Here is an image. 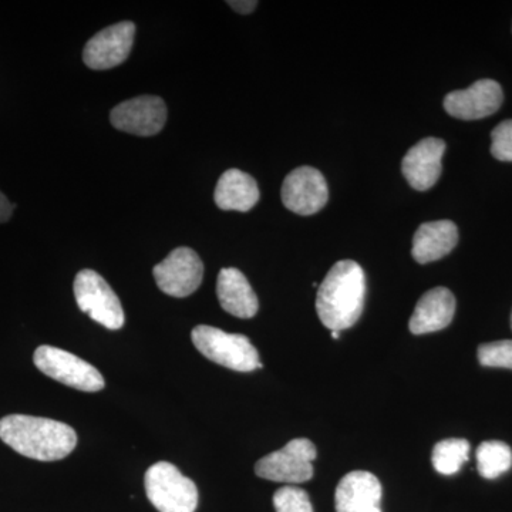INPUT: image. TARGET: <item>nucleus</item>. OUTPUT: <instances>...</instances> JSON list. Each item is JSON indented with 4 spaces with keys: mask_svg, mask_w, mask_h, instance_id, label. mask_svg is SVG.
Wrapping results in <instances>:
<instances>
[{
    "mask_svg": "<svg viewBox=\"0 0 512 512\" xmlns=\"http://www.w3.org/2000/svg\"><path fill=\"white\" fill-rule=\"evenodd\" d=\"M110 121L117 130L133 136H156L167 121V106L161 97H136L114 107Z\"/></svg>",
    "mask_w": 512,
    "mask_h": 512,
    "instance_id": "9",
    "label": "nucleus"
},
{
    "mask_svg": "<svg viewBox=\"0 0 512 512\" xmlns=\"http://www.w3.org/2000/svg\"><path fill=\"white\" fill-rule=\"evenodd\" d=\"M512 466V450L503 441H484L477 450L478 473L494 480L507 473Z\"/></svg>",
    "mask_w": 512,
    "mask_h": 512,
    "instance_id": "19",
    "label": "nucleus"
},
{
    "mask_svg": "<svg viewBox=\"0 0 512 512\" xmlns=\"http://www.w3.org/2000/svg\"><path fill=\"white\" fill-rule=\"evenodd\" d=\"M444 151L446 143L434 137L424 138L407 151L402 161V171L414 190H430L439 181Z\"/></svg>",
    "mask_w": 512,
    "mask_h": 512,
    "instance_id": "13",
    "label": "nucleus"
},
{
    "mask_svg": "<svg viewBox=\"0 0 512 512\" xmlns=\"http://www.w3.org/2000/svg\"><path fill=\"white\" fill-rule=\"evenodd\" d=\"M136 36L133 22H120L101 30L87 42L83 62L92 70H109L126 62Z\"/></svg>",
    "mask_w": 512,
    "mask_h": 512,
    "instance_id": "11",
    "label": "nucleus"
},
{
    "mask_svg": "<svg viewBox=\"0 0 512 512\" xmlns=\"http://www.w3.org/2000/svg\"><path fill=\"white\" fill-rule=\"evenodd\" d=\"M228 5L231 6L235 12L241 13V15H248V13L254 12L256 6H258V2L255 0H238V2H228Z\"/></svg>",
    "mask_w": 512,
    "mask_h": 512,
    "instance_id": "24",
    "label": "nucleus"
},
{
    "mask_svg": "<svg viewBox=\"0 0 512 512\" xmlns=\"http://www.w3.org/2000/svg\"><path fill=\"white\" fill-rule=\"evenodd\" d=\"M470 443L464 439H447L436 444L433 450V467L443 476H453L467 463Z\"/></svg>",
    "mask_w": 512,
    "mask_h": 512,
    "instance_id": "20",
    "label": "nucleus"
},
{
    "mask_svg": "<svg viewBox=\"0 0 512 512\" xmlns=\"http://www.w3.org/2000/svg\"><path fill=\"white\" fill-rule=\"evenodd\" d=\"M282 202L298 215H313L329 200L328 183L316 168L299 167L285 178L281 191Z\"/></svg>",
    "mask_w": 512,
    "mask_h": 512,
    "instance_id": "10",
    "label": "nucleus"
},
{
    "mask_svg": "<svg viewBox=\"0 0 512 512\" xmlns=\"http://www.w3.org/2000/svg\"><path fill=\"white\" fill-rule=\"evenodd\" d=\"M146 493L150 503L160 512H195L198 507V490L194 481L181 474L174 464L167 461L148 468Z\"/></svg>",
    "mask_w": 512,
    "mask_h": 512,
    "instance_id": "4",
    "label": "nucleus"
},
{
    "mask_svg": "<svg viewBox=\"0 0 512 512\" xmlns=\"http://www.w3.org/2000/svg\"><path fill=\"white\" fill-rule=\"evenodd\" d=\"M259 197L261 194L254 177L237 168L221 175L214 192L215 204L224 211H251Z\"/></svg>",
    "mask_w": 512,
    "mask_h": 512,
    "instance_id": "18",
    "label": "nucleus"
},
{
    "mask_svg": "<svg viewBox=\"0 0 512 512\" xmlns=\"http://www.w3.org/2000/svg\"><path fill=\"white\" fill-rule=\"evenodd\" d=\"M504 101L503 89L491 79L478 80L466 90H456L444 97V109L460 120H481L493 116Z\"/></svg>",
    "mask_w": 512,
    "mask_h": 512,
    "instance_id": "12",
    "label": "nucleus"
},
{
    "mask_svg": "<svg viewBox=\"0 0 512 512\" xmlns=\"http://www.w3.org/2000/svg\"><path fill=\"white\" fill-rule=\"evenodd\" d=\"M217 295L222 309L229 315L251 319L258 312V298L248 279L239 269H221L218 275Z\"/></svg>",
    "mask_w": 512,
    "mask_h": 512,
    "instance_id": "16",
    "label": "nucleus"
},
{
    "mask_svg": "<svg viewBox=\"0 0 512 512\" xmlns=\"http://www.w3.org/2000/svg\"><path fill=\"white\" fill-rule=\"evenodd\" d=\"M13 205L10 204L8 198L0 192V224L10 220L13 214Z\"/></svg>",
    "mask_w": 512,
    "mask_h": 512,
    "instance_id": "25",
    "label": "nucleus"
},
{
    "mask_svg": "<svg viewBox=\"0 0 512 512\" xmlns=\"http://www.w3.org/2000/svg\"><path fill=\"white\" fill-rule=\"evenodd\" d=\"M74 296L80 311L110 330L123 328L126 322L119 296L93 269H83L74 279Z\"/></svg>",
    "mask_w": 512,
    "mask_h": 512,
    "instance_id": "5",
    "label": "nucleus"
},
{
    "mask_svg": "<svg viewBox=\"0 0 512 512\" xmlns=\"http://www.w3.org/2000/svg\"><path fill=\"white\" fill-rule=\"evenodd\" d=\"M491 154L498 161L512 163V120L498 124L491 133Z\"/></svg>",
    "mask_w": 512,
    "mask_h": 512,
    "instance_id": "23",
    "label": "nucleus"
},
{
    "mask_svg": "<svg viewBox=\"0 0 512 512\" xmlns=\"http://www.w3.org/2000/svg\"><path fill=\"white\" fill-rule=\"evenodd\" d=\"M154 279L165 295L187 298L202 284L204 264L191 248H177L161 264L154 266Z\"/></svg>",
    "mask_w": 512,
    "mask_h": 512,
    "instance_id": "8",
    "label": "nucleus"
},
{
    "mask_svg": "<svg viewBox=\"0 0 512 512\" xmlns=\"http://www.w3.org/2000/svg\"><path fill=\"white\" fill-rule=\"evenodd\" d=\"M457 242L458 228L453 221L426 222L414 234L412 255L419 264H430L450 254Z\"/></svg>",
    "mask_w": 512,
    "mask_h": 512,
    "instance_id": "17",
    "label": "nucleus"
},
{
    "mask_svg": "<svg viewBox=\"0 0 512 512\" xmlns=\"http://www.w3.org/2000/svg\"><path fill=\"white\" fill-rule=\"evenodd\" d=\"M333 339H339V332H332Z\"/></svg>",
    "mask_w": 512,
    "mask_h": 512,
    "instance_id": "26",
    "label": "nucleus"
},
{
    "mask_svg": "<svg viewBox=\"0 0 512 512\" xmlns=\"http://www.w3.org/2000/svg\"><path fill=\"white\" fill-rule=\"evenodd\" d=\"M191 339L201 355L227 369L247 373L262 367L258 350L247 336L200 325L192 330Z\"/></svg>",
    "mask_w": 512,
    "mask_h": 512,
    "instance_id": "3",
    "label": "nucleus"
},
{
    "mask_svg": "<svg viewBox=\"0 0 512 512\" xmlns=\"http://www.w3.org/2000/svg\"><path fill=\"white\" fill-rule=\"evenodd\" d=\"M481 366L512 369V340L484 343L478 348Z\"/></svg>",
    "mask_w": 512,
    "mask_h": 512,
    "instance_id": "22",
    "label": "nucleus"
},
{
    "mask_svg": "<svg viewBox=\"0 0 512 512\" xmlns=\"http://www.w3.org/2000/svg\"><path fill=\"white\" fill-rule=\"evenodd\" d=\"M316 454L318 451L311 440H291L281 450L268 454L256 463V476L276 483H306L313 477L312 461Z\"/></svg>",
    "mask_w": 512,
    "mask_h": 512,
    "instance_id": "7",
    "label": "nucleus"
},
{
    "mask_svg": "<svg viewBox=\"0 0 512 512\" xmlns=\"http://www.w3.org/2000/svg\"><path fill=\"white\" fill-rule=\"evenodd\" d=\"M276 512H313L311 498L305 490L298 487L279 488L274 495Z\"/></svg>",
    "mask_w": 512,
    "mask_h": 512,
    "instance_id": "21",
    "label": "nucleus"
},
{
    "mask_svg": "<svg viewBox=\"0 0 512 512\" xmlns=\"http://www.w3.org/2000/svg\"><path fill=\"white\" fill-rule=\"evenodd\" d=\"M33 362L43 375L80 392L94 393L104 389V377L96 367L79 356L53 346H40Z\"/></svg>",
    "mask_w": 512,
    "mask_h": 512,
    "instance_id": "6",
    "label": "nucleus"
},
{
    "mask_svg": "<svg viewBox=\"0 0 512 512\" xmlns=\"http://www.w3.org/2000/svg\"><path fill=\"white\" fill-rule=\"evenodd\" d=\"M366 276L352 259L336 262L319 286L316 311L332 332L352 328L365 308Z\"/></svg>",
    "mask_w": 512,
    "mask_h": 512,
    "instance_id": "1",
    "label": "nucleus"
},
{
    "mask_svg": "<svg viewBox=\"0 0 512 512\" xmlns=\"http://www.w3.org/2000/svg\"><path fill=\"white\" fill-rule=\"evenodd\" d=\"M382 484L369 471H352L336 488V512H382Z\"/></svg>",
    "mask_w": 512,
    "mask_h": 512,
    "instance_id": "14",
    "label": "nucleus"
},
{
    "mask_svg": "<svg viewBox=\"0 0 512 512\" xmlns=\"http://www.w3.org/2000/svg\"><path fill=\"white\" fill-rule=\"evenodd\" d=\"M456 298L447 288H434L424 293L417 302L409 329L413 335L439 332L453 322Z\"/></svg>",
    "mask_w": 512,
    "mask_h": 512,
    "instance_id": "15",
    "label": "nucleus"
},
{
    "mask_svg": "<svg viewBox=\"0 0 512 512\" xmlns=\"http://www.w3.org/2000/svg\"><path fill=\"white\" fill-rule=\"evenodd\" d=\"M0 439L16 453L39 461L62 460L77 444L76 431L67 424L25 414L3 417Z\"/></svg>",
    "mask_w": 512,
    "mask_h": 512,
    "instance_id": "2",
    "label": "nucleus"
},
{
    "mask_svg": "<svg viewBox=\"0 0 512 512\" xmlns=\"http://www.w3.org/2000/svg\"><path fill=\"white\" fill-rule=\"evenodd\" d=\"M511 329H512V313H511Z\"/></svg>",
    "mask_w": 512,
    "mask_h": 512,
    "instance_id": "27",
    "label": "nucleus"
}]
</instances>
